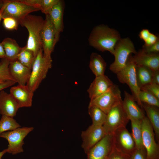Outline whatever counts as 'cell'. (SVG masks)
I'll use <instances>...</instances> for the list:
<instances>
[{"instance_id":"obj_1","label":"cell","mask_w":159,"mask_h":159,"mask_svg":"<svg viewBox=\"0 0 159 159\" xmlns=\"http://www.w3.org/2000/svg\"><path fill=\"white\" fill-rule=\"evenodd\" d=\"M121 38L117 30L101 24L92 29L88 41L90 46L97 50L103 52L108 51L113 55L115 46Z\"/></svg>"},{"instance_id":"obj_2","label":"cell","mask_w":159,"mask_h":159,"mask_svg":"<svg viewBox=\"0 0 159 159\" xmlns=\"http://www.w3.org/2000/svg\"><path fill=\"white\" fill-rule=\"evenodd\" d=\"M44 21L42 16L30 14L19 21V24L26 27L28 32L26 48L32 51L36 57L39 50L42 49L40 32Z\"/></svg>"},{"instance_id":"obj_3","label":"cell","mask_w":159,"mask_h":159,"mask_svg":"<svg viewBox=\"0 0 159 159\" xmlns=\"http://www.w3.org/2000/svg\"><path fill=\"white\" fill-rule=\"evenodd\" d=\"M51 57L44 56L42 49L37 54L31 69V74L26 85L33 92L38 88L42 81L46 77L52 66Z\"/></svg>"},{"instance_id":"obj_4","label":"cell","mask_w":159,"mask_h":159,"mask_svg":"<svg viewBox=\"0 0 159 159\" xmlns=\"http://www.w3.org/2000/svg\"><path fill=\"white\" fill-rule=\"evenodd\" d=\"M137 53L134 44L129 38H121L114 48L115 60L110 65V70L116 74L125 66L130 56Z\"/></svg>"},{"instance_id":"obj_5","label":"cell","mask_w":159,"mask_h":159,"mask_svg":"<svg viewBox=\"0 0 159 159\" xmlns=\"http://www.w3.org/2000/svg\"><path fill=\"white\" fill-rule=\"evenodd\" d=\"M136 67V65L132 59L131 54L125 66L116 74L120 82L126 84L128 85L135 101L142 107V103L140 101L139 98L141 90L137 82Z\"/></svg>"},{"instance_id":"obj_6","label":"cell","mask_w":159,"mask_h":159,"mask_svg":"<svg viewBox=\"0 0 159 159\" xmlns=\"http://www.w3.org/2000/svg\"><path fill=\"white\" fill-rule=\"evenodd\" d=\"M33 129L32 127H20L1 133L0 137L5 138L8 143L7 153L14 155L23 152L24 140Z\"/></svg>"},{"instance_id":"obj_7","label":"cell","mask_w":159,"mask_h":159,"mask_svg":"<svg viewBox=\"0 0 159 159\" xmlns=\"http://www.w3.org/2000/svg\"><path fill=\"white\" fill-rule=\"evenodd\" d=\"M122 100L118 86L114 84L105 93L90 100L89 105L96 106L107 114L112 108L122 103Z\"/></svg>"},{"instance_id":"obj_8","label":"cell","mask_w":159,"mask_h":159,"mask_svg":"<svg viewBox=\"0 0 159 159\" xmlns=\"http://www.w3.org/2000/svg\"><path fill=\"white\" fill-rule=\"evenodd\" d=\"M106 114L103 126L107 134H112L117 129L126 127L130 120L124 110L122 103L112 108Z\"/></svg>"},{"instance_id":"obj_9","label":"cell","mask_w":159,"mask_h":159,"mask_svg":"<svg viewBox=\"0 0 159 159\" xmlns=\"http://www.w3.org/2000/svg\"><path fill=\"white\" fill-rule=\"evenodd\" d=\"M141 127L143 143L147 159H159V144L155 142L153 129L147 116L142 120Z\"/></svg>"},{"instance_id":"obj_10","label":"cell","mask_w":159,"mask_h":159,"mask_svg":"<svg viewBox=\"0 0 159 159\" xmlns=\"http://www.w3.org/2000/svg\"><path fill=\"white\" fill-rule=\"evenodd\" d=\"M113 148L130 156L136 149L131 133L126 128L117 129L112 134Z\"/></svg>"},{"instance_id":"obj_11","label":"cell","mask_w":159,"mask_h":159,"mask_svg":"<svg viewBox=\"0 0 159 159\" xmlns=\"http://www.w3.org/2000/svg\"><path fill=\"white\" fill-rule=\"evenodd\" d=\"M39 11L37 8L26 3L22 0H9L3 11L2 19L11 17L19 22L30 13Z\"/></svg>"},{"instance_id":"obj_12","label":"cell","mask_w":159,"mask_h":159,"mask_svg":"<svg viewBox=\"0 0 159 159\" xmlns=\"http://www.w3.org/2000/svg\"><path fill=\"white\" fill-rule=\"evenodd\" d=\"M55 33L54 28L48 14L45 15L43 26L40 32L42 49L44 56L51 57L54 47Z\"/></svg>"},{"instance_id":"obj_13","label":"cell","mask_w":159,"mask_h":159,"mask_svg":"<svg viewBox=\"0 0 159 159\" xmlns=\"http://www.w3.org/2000/svg\"><path fill=\"white\" fill-rule=\"evenodd\" d=\"M107 135L103 126L92 124L81 134L82 147L86 153L93 146L100 141Z\"/></svg>"},{"instance_id":"obj_14","label":"cell","mask_w":159,"mask_h":159,"mask_svg":"<svg viewBox=\"0 0 159 159\" xmlns=\"http://www.w3.org/2000/svg\"><path fill=\"white\" fill-rule=\"evenodd\" d=\"M112 134H107L87 153V159H107L113 148Z\"/></svg>"},{"instance_id":"obj_15","label":"cell","mask_w":159,"mask_h":159,"mask_svg":"<svg viewBox=\"0 0 159 159\" xmlns=\"http://www.w3.org/2000/svg\"><path fill=\"white\" fill-rule=\"evenodd\" d=\"M19 108L29 107L32 105L34 92L26 85H19L11 87L10 93Z\"/></svg>"},{"instance_id":"obj_16","label":"cell","mask_w":159,"mask_h":159,"mask_svg":"<svg viewBox=\"0 0 159 159\" xmlns=\"http://www.w3.org/2000/svg\"><path fill=\"white\" fill-rule=\"evenodd\" d=\"M136 102L132 95L124 91V98L122 105L125 112L130 120L141 121L145 116L143 110L139 107Z\"/></svg>"},{"instance_id":"obj_17","label":"cell","mask_w":159,"mask_h":159,"mask_svg":"<svg viewBox=\"0 0 159 159\" xmlns=\"http://www.w3.org/2000/svg\"><path fill=\"white\" fill-rule=\"evenodd\" d=\"M64 6V1L59 0L48 14L54 29V46L59 41L60 33L63 30V15Z\"/></svg>"},{"instance_id":"obj_18","label":"cell","mask_w":159,"mask_h":159,"mask_svg":"<svg viewBox=\"0 0 159 159\" xmlns=\"http://www.w3.org/2000/svg\"><path fill=\"white\" fill-rule=\"evenodd\" d=\"M114 84L109 78L104 74L96 77L87 90L90 100L105 93Z\"/></svg>"},{"instance_id":"obj_19","label":"cell","mask_w":159,"mask_h":159,"mask_svg":"<svg viewBox=\"0 0 159 159\" xmlns=\"http://www.w3.org/2000/svg\"><path fill=\"white\" fill-rule=\"evenodd\" d=\"M9 69L11 76L19 85L26 84L30 76L31 70L17 60L10 62Z\"/></svg>"},{"instance_id":"obj_20","label":"cell","mask_w":159,"mask_h":159,"mask_svg":"<svg viewBox=\"0 0 159 159\" xmlns=\"http://www.w3.org/2000/svg\"><path fill=\"white\" fill-rule=\"evenodd\" d=\"M132 59L136 66L147 67L153 71L159 70V54L147 53L140 50Z\"/></svg>"},{"instance_id":"obj_21","label":"cell","mask_w":159,"mask_h":159,"mask_svg":"<svg viewBox=\"0 0 159 159\" xmlns=\"http://www.w3.org/2000/svg\"><path fill=\"white\" fill-rule=\"evenodd\" d=\"M19 107L10 93L4 90L0 92V113L14 117L16 114Z\"/></svg>"},{"instance_id":"obj_22","label":"cell","mask_w":159,"mask_h":159,"mask_svg":"<svg viewBox=\"0 0 159 159\" xmlns=\"http://www.w3.org/2000/svg\"><path fill=\"white\" fill-rule=\"evenodd\" d=\"M145 111L147 117L153 129L156 140L159 143V107L142 103V107Z\"/></svg>"},{"instance_id":"obj_23","label":"cell","mask_w":159,"mask_h":159,"mask_svg":"<svg viewBox=\"0 0 159 159\" xmlns=\"http://www.w3.org/2000/svg\"><path fill=\"white\" fill-rule=\"evenodd\" d=\"M1 43L4 50L5 58L10 62L17 60L22 47H19L16 41L11 38L6 37Z\"/></svg>"},{"instance_id":"obj_24","label":"cell","mask_w":159,"mask_h":159,"mask_svg":"<svg viewBox=\"0 0 159 159\" xmlns=\"http://www.w3.org/2000/svg\"><path fill=\"white\" fill-rule=\"evenodd\" d=\"M106 63L101 55L92 52L90 56L89 67L95 77L104 74Z\"/></svg>"},{"instance_id":"obj_25","label":"cell","mask_w":159,"mask_h":159,"mask_svg":"<svg viewBox=\"0 0 159 159\" xmlns=\"http://www.w3.org/2000/svg\"><path fill=\"white\" fill-rule=\"evenodd\" d=\"M153 71L150 69L142 66H136V74L137 82L140 89L151 83Z\"/></svg>"},{"instance_id":"obj_26","label":"cell","mask_w":159,"mask_h":159,"mask_svg":"<svg viewBox=\"0 0 159 159\" xmlns=\"http://www.w3.org/2000/svg\"><path fill=\"white\" fill-rule=\"evenodd\" d=\"M26 3L38 9L43 13L48 14L59 0H22Z\"/></svg>"},{"instance_id":"obj_27","label":"cell","mask_w":159,"mask_h":159,"mask_svg":"<svg viewBox=\"0 0 159 159\" xmlns=\"http://www.w3.org/2000/svg\"><path fill=\"white\" fill-rule=\"evenodd\" d=\"M88 113L92 120V124L96 126H103L107 114L97 107L89 105Z\"/></svg>"},{"instance_id":"obj_28","label":"cell","mask_w":159,"mask_h":159,"mask_svg":"<svg viewBox=\"0 0 159 159\" xmlns=\"http://www.w3.org/2000/svg\"><path fill=\"white\" fill-rule=\"evenodd\" d=\"M36 57L33 52L27 49L26 46L22 47L17 60L24 66L31 70Z\"/></svg>"},{"instance_id":"obj_29","label":"cell","mask_w":159,"mask_h":159,"mask_svg":"<svg viewBox=\"0 0 159 159\" xmlns=\"http://www.w3.org/2000/svg\"><path fill=\"white\" fill-rule=\"evenodd\" d=\"M131 122L132 133L131 134L135 142L136 148H144L142 142V121L130 120Z\"/></svg>"},{"instance_id":"obj_30","label":"cell","mask_w":159,"mask_h":159,"mask_svg":"<svg viewBox=\"0 0 159 159\" xmlns=\"http://www.w3.org/2000/svg\"><path fill=\"white\" fill-rule=\"evenodd\" d=\"M21 127L13 117L2 115L0 120V135L4 132Z\"/></svg>"},{"instance_id":"obj_31","label":"cell","mask_w":159,"mask_h":159,"mask_svg":"<svg viewBox=\"0 0 159 159\" xmlns=\"http://www.w3.org/2000/svg\"><path fill=\"white\" fill-rule=\"evenodd\" d=\"M140 102L159 107V99L148 91L141 90L139 95Z\"/></svg>"},{"instance_id":"obj_32","label":"cell","mask_w":159,"mask_h":159,"mask_svg":"<svg viewBox=\"0 0 159 159\" xmlns=\"http://www.w3.org/2000/svg\"><path fill=\"white\" fill-rule=\"evenodd\" d=\"M1 63L0 65V80L4 81L9 80L15 81L9 72V66L10 61L5 58L2 59Z\"/></svg>"},{"instance_id":"obj_33","label":"cell","mask_w":159,"mask_h":159,"mask_svg":"<svg viewBox=\"0 0 159 159\" xmlns=\"http://www.w3.org/2000/svg\"><path fill=\"white\" fill-rule=\"evenodd\" d=\"M3 25L4 27L8 30H16L19 24V22L11 17L3 18Z\"/></svg>"},{"instance_id":"obj_34","label":"cell","mask_w":159,"mask_h":159,"mask_svg":"<svg viewBox=\"0 0 159 159\" xmlns=\"http://www.w3.org/2000/svg\"><path fill=\"white\" fill-rule=\"evenodd\" d=\"M140 90L148 92L159 99V85L151 83L142 87Z\"/></svg>"},{"instance_id":"obj_35","label":"cell","mask_w":159,"mask_h":159,"mask_svg":"<svg viewBox=\"0 0 159 159\" xmlns=\"http://www.w3.org/2000/svg\"><path fill=\"white\" fill-rule=\"evenodd\" d=\"M130 157L113 147L107 159H130Z\"/></svg>"},{"instance_id":"obj_36","label":"cell","mask_w":159,"mask_h":159,"mask_svg":"<svg viewBox=\"0 0 159 159\" xmlns=\"http://www.w3.org/2000/svg\"><path fill=\"white\" fill-rule=\"evenodd\" d=\"M130 159H147L146 152L145 148H136L130 155Z\"/></svg>"},{"instance_id":"obj_37","label":"cell","mask_w":159,"mask_h":159,"mask_svg":"<svg viewBox=\"0 0 159 159\" xmlns=\"http://www.w3.org/2000/svg\"><path fill=\"white\" fill-rule=\"evenodd\" d=\"M143 52L147 53H158L159 52V40L155 43L148 46L143 45L141 49Z\"/></svg>"},{"instance_id":"obj_38","label":"cell","mask_w":159,"mask_h":159,"mask_svg":"<svg viewBox=\"0 0 159 159\" xmlns=\"http://www.w3.org/2000/svg\"><path fill=\"white\" fill-rule=\"evenodd\" d=\"M158 40V37L151 33L148 39L145 42V43L143 45L145 46H150L155 44Z\"/></svg>"},{"instance_id":"obj_39","label":"cell","mask_w":159,"mask_h":159,"mask_svg":"<svg viewBox=\"0 0 159 159\" xmlns=\"http://www.w3.org/2000/svg\"><path fill=\"white\" fill-rule=\"evenodd\" d=\"M150 33L148 29H143L139 33V36L140 39L145 42L148 38Z\"/></svg>"},{"instance_id":"obj_40","label":"cell","mask_w":159,"mask_h":159,"mask_svg":"<svg viewBox=\"0 0 159 159\" xmlns=\"http://www.w3.org/2000/svg\"><path fill=\"white\" fill-rule=\"evenodd\" d=\"M16 83L15 81L12 80L4 81L0 84V91L4 89L12 86Z\"/></svg>"},{"instance_id":"obj_41","label":"cell","mask_w":159,"mask_h":159,"mask_svg":"<svg viewBox=\"0 0 159 159\" xmlns=\"http://www.w3.org/2000/svg\"><path fill=\"white\" fill-rule=\"evenodd\" d=\"M151 83L159 85V70L153 71Z\"/></svg>"},{"instance_id":"obj_42","label":"cell","mask_w":159,"mask_h":159,"mask_svg":"<svg viewBox=\"0 0 159 159\" xmlns=\"http://www.w3.org/2000/svg\"><path fill=\"white\" fill-rule=\"evenodd\" d=\"M9 0H4V4L0 9V23L2 19V14L3 11L5 7L7 4Z\"/></svg>"},{"instance_id":"obj_43","label":"cell","mask_w":159,"mask_h":159,"mask_svg":"<svg viewBox=\"0 0 159 159\" xmlns=\"http://www.w3.org/2000/svg\"><path fill=\"white\" fill-rule=\"evenodd\" d=\"M0 58L2 59L5 58V54L3 45L0 43Z\"/></svg>"},{"instance_id":"obj_44","label":"cell","mask_w":159,"mask_h":159,"mask_svg":"<svg viewBox=\"0 0 159 159\" xmlns=\"http://www.w3.org/2000/svg\"><path fill=\"white\" fill-rule=\"evenodd\" d=\"M6 153H7L6 149H5L2 151L0 152V159H2V158L3 155Z\"/></svg>"},{"instance_id":"obj_45","label":"cell","mask_w":159,"mask_h":159,"mask_svg":"<svg viewBox=\"0 0 159 159\" xmlns=\"http://www.w3.org/2000/svg\"><path fill=\"white\" fill-rule=\"evenodd\" d=\"M4 1V0H0V9L2 7Z\"/></svg>"},{"instance_id":"obj_46","label":"cell","mask_w":159,"mask_h":159,"mask_svg":"<svg viewBox=\"0 0 159 159\" xmlns=\"http://www.w3.org/2000/svg\"><path fill=\"white\" fill-rule=\"evenodd\" d=\"M4 81H3L2 80H0V84L4 82Z\"/></svg>"},{"instance_id":"obj_47","label":"cell","mask_w":159,"mask_h":159,"mask_svg":"<svg viewBox=\"0 0 159 159\" xmlns=\"http://www.w3.org/2000/svg\"><path fill=\"white\" fill-rule=\"evenodd\" d=\"M1 64V62H0V65Z\"/></svg>"}]
</instances>
